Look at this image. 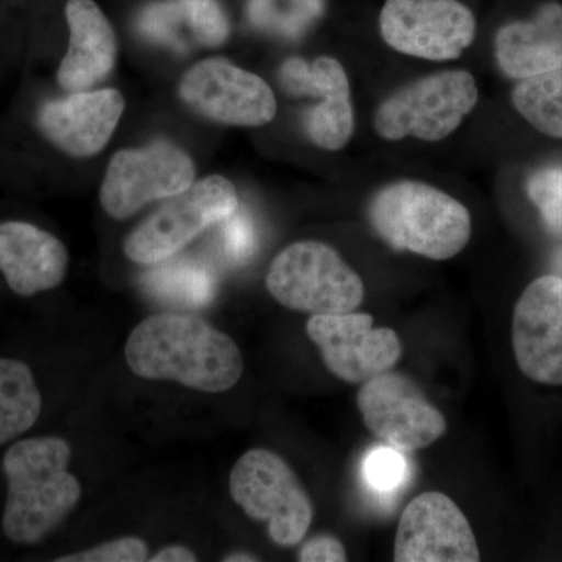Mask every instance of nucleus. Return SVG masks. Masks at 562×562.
Returning <instances> with one entry per match:
<instances>
[{
    "label": "nucleus",
    "mask_w": 562,
    "mask_h": 562,
    "mask_svg": "<svg viewBox=\"0 0 562 562\" xmlns=\"http://www.w3.org/2000/svg\"><path fill=\"white\" fill-rule=\"evenodd\" d=\"M125 361L146 380L176 382L221 394L238 384L244 358L238 344L210 322L162 313L136 325L125 344Z\"/></svg>",
    "instance_id": "nucleus-1"
},
{
    "label": "nucleus",
    "mask_w": 562,
    "mask_h": 562,
    "mask_svg": "<svg viewBox=\"0 0 562 562\" xmlns=\"http://www.w3.org/2000/svg\"><path fill=\"white\" fill-rule=\"evenodd\" d=\"M143 276L151 297L187 308H203L213 302L216 280L213 272L191 260L161 261Z\"/></svg>",
    "instance_id": "nucleus-21"
},
{
    "label": "nucleus",
    "mask_w": 562,
    "mask_h": 562,
    "mask_svg": "<svg viewBox=\"0 0 562 562\" xmlns=\"http://www.w3.org/2000/svg\"><path fill=\"white\" fill-rule=\"evenodd\" d=\"M180 5L199 44L220 47L227 41L231 25L216 0H181Z\"/></svg>",
    "instance_id": "nucleus-25"
},
{
    "label": "nucleus",
    "mask_w": 562,
    "mask_h": 562,
    "mask_svg": "<svg viewBox=\"0 0 562 562\" xmlns=\"http://www.w3.org/2000/svg\"><path fill=\"white\" fill-rule=\"evenodd\" d=\"M513 103L532 127L562 138V68L520 81L514 88Z\"/></svg>",
    "instance_id": "nucleus-22"
},
{
    "label": "nucleus",
    "mask_w": 562,
    "mask_h": 562,
    "mask_svg": "<svg viewBox=\"0 0 562 562\" xmlns=\"http://www.w3.org/2000/svg\"><path fill=\"white\" fill-rule=\"evenodd\" d=\"M380 31L392 49L427 60H454L471 46L475 16L458 0H386Z\"/></svg>",
    "instance_id": "nucleus-10"
},
{
    "label": "nucleus",
    "mask_w": 562,
    "mask_h": 562,
    "mask_svg": "<svg viewBox=\"0 0 562 562\" xmlns=\"http://www.w3.org/2000/svg\"><path fill=\"white\" fill-rule=\"evenodd\" d=\"M513 349L520 371L532 382L562 386V279L532 281L516 303Z\"/></svg>",
    "instance_id": "nucleus-14"
},
{
    "label": "nucleus",
    "mask_w": 562,
    "mask_h": 562,
    "mask_svg": "<svg viewBox=\"0 0 562 562\" xmlns=\"http://www.w3.org/2000/svg\"><path fill=\"white\" fill-rule=\"evenodd\" d=\"M280 85L292 95L321 99L303 117L305 131L316 146L341 150L353 135L350 85L341 63L319 57L313 63L290 58L280 68Z\"/></svg>",
    "instance_id": "nucleus-15"
},
{
    "label": "nucleus",
    "mask_w": 562,
    "mask_h": 562,
    "mask_svg": "<svg viewBox=\"0 0 562 562\" xmlns=\"http://www.w3.org/2000/svg\"><path fill=\"white\" fill-rule=\"evenodd\" d=\"M125 101L117 90L77 91L44 102L38 127L52 146L74 158L94 157L120 124Z\"/></svg>",
    "instance_id": "nucleus-16"
},
{
    "label": "nucleus",
    "mask_w": 562,
    "mask_h": 562,
    "mask_svg": "<svg viewBox=\"0 0 562 562\" xmlns=\"http://www.w3.org/2000/svg\"><path fill=\"white\" fill-rule=\"evenodd\" d=\"M221 244L232 262H246L257 247V232L246 210L238 209L221 222Z\"/></svg>",
    "instance_id": "nucleus-27"
},
{
    "label": "nucleus",
    "mask_w": 562,
    "mask_h": 562,
    "mask_svg": "<svg viewBox=\"0 0 562 562\" xmlns=\"http://www.w3.org/2000/svg\"><path fill=\"white\" fill-rule=\"evenodd\" d=\"M180 5L172 3H162L147 9L140 18V32L151 41L165 44L172 49L183 52L188 49L179 33L180 25Z\"/></svg>",
    "instance_id": "nucleus-29"
},
{
    "label": "nucleus",
    "mask_w": 562,
    "mask_h": 562,
    "mask_svg": "<svg viewBox=\"0 0 562 562\" xmlns=\"http://www.w3.org/2000/svg\"><path fill=\"white\" fill-rule=\"evenodd\" d=\"M527 191L547 228L562 238V168H547L532 173Z\"/></svg>",
    "instance_id": "nucleus-26"
},
{
    "label": "nucleus",
    "mask_w": 562,
    "mask_h": 562,
    "mask_svg": "<svg viewBox=\"0 0 562 562\" xmlns=\"http://www.w3.org/2000/svg\"><path fill=\"white\" fill-rule=\"evenodd\" d=\"M325 368L346 383H366L395 368L402 341L391 328H373L366 313L314 314L306 324Z\"/></svg>",
    "instance_id": "nucleus-12"
},
{
    "label": "nucleus",
    "mask_w": 562,
    "mask_h": 562,
    "mask_svg": "<svg viewBox=\"0 0 562 562\" xmlns=\"http://www.w3.org/2000/svg\"><path fill=\"white\" fill-rule=\"evenodd\" d=\"M301 562H344L347 561V552L341 541L333 536L321 535L303 543L299 552Z\"/></svg>",
    "instance_id": "nucleus-30"
},
{
    "label": "nucleus",
    "mask_w": 562,
    "mask_h": 562,
    "mask_svg": "<svg viewBox=\"0 0 562 562\" xmlns=\"http://www.w3.org/2000/svg\"><path fill=\"white\" fill-rule=\"evenodd\" d=\"M266 286L292 312L351 313L364 302L361 277L328 244H291L273 260Z\"/></svg>",
    "instance_id": "nucleus-4"
},
{
    "label": "nucleus",
    "mask_w": 562,
    "mask_h": 562,
    "mask_svg": "<svg viewBox=\"0 0 562 562\" xmlns=\"http://www.w3.org/2000/svg\"><path fill=\"white\" fill-rule=\"evenodd\" d=\"M180 98L217 124L261 127L276 117L273 91L257 74L222 58L192 66L180 83Z\"/></svg>",
    "instance_id": "nucleus-11"
},
{
    "label": "nucleus",
    "mask_w": 562,
    "mask_h": 562,
    "mask_svg": "<svg viewBox=\"0 0 562 562\" xmlns=\"http://www.w3.org/2000/svg\"><path fill=\"white\" fill-rule=\"evenodd\" d=\"M149 560L147 543L139 538L125 536L66 557L57 562H143Z\"/></svg>",
    "instance_id": "nucleus-28"
},
{
    "label": "nucleus",
    "mask_w": 562,
    "mask_h": 562,
    "mask_svg": "<svg viewBox=\"0 0 562 562\" xmlns=\"http://www.w3.org/2000/svg\"><path fill=\"white\" fill-rule=\"evenodd\" d=\"M72 449L60 436H35L11 443L3 454L7 482L2 531L10 542L35 546L74 513L81 484L69 472Z\"/></svg>",
    "instance_id": "nucleus-2"
},
{
    "label": "nucleus",
    "mask_w": 562,
    "mask_h": 562,
    "mask_svg": "<svg viewBox=\"0 0 562 562\" xmlns=\"http://www.w3.org/2000/svg\"><path fill=\"white\" fill-rule=\"evenodd\" d=\"M239 209L238 192L231 180L210 176L188 190L166 199L160 209L140 222L124 241V254L138 265H157L179 254L201 233Z\"/></svg>",
    "instance_id": "nucleus-6"
},
{
    "label": "nucleus",
    "mask_w": 562,
    "mask_h": 562,
    "mask_svg": "<svg viewBox=\"0 0 562 562\" xmlns=\"http://www.w3.org/2000/svg\"><path fill=\"white\" fill-rule=\"evenodd\" d=\"M325 0H247V18L258 31L299 40L324 16Z\"/></svg>",
    "instance_id": "nucleus-23"
},
{
    "label": "nucleus",
    "mask_w": 562,
    "mask_h": 562,
    "mask_svg": "<svg viewBox=\"0 0 562 562\" xmlns=\"http://www.w3.org/2000/svg\"><path fill=\"white\" fill-rule=\"evenodd\" d=\"M222 561L225 562H251V561H260V558L254 557V554L249 553H232L227 554V557L222 558Z\"/></svg>",
    "instance_id": "nucleus-32"
},
{
    "label": "nucleus",
    "mask_w": 562,
    "mask_h": 562,
    "mask_svg": "<svg viewBox=\"0 0 562 562\" xmlns=\"http://www.w3.org/2000/svg\"><path fill=\"white\" fill-rule=\"evenodd\" d=\"M231 495L250 519L268 524L277 546H297L312 527L314 508L308 492L291 465L271 450H249L236 461Z\"/></svg>",
    "instance_id": "nucleus-5"
},
{
    "label": "nucleus",
    "mask_w": 562,
    "mask_h": 562,
    "mask_svg": "<svg viewBox=\"0 0 562 562\" xmlns=\"http://www.w3.org/2000/svg\"><path fill=\"white\" fill-rule=\"evenodd\" d=\"M194 181V161L168 140L120 150L111 158L103 177L102 209L113 220H128L149 203L188 190Z\"/></svg>",
    "instance_id": "nucleus-8"
},
{
    "label": "nucleus",
    "mask_w": 562,
    "mask_h": 562,
    "mask_svg": "<svg viewBox=\"0 0 562 562\" xmlns=\"http://www.w3.org/2000/svg\"><path fill=\"white\" fill-rule=\"evenodd\" d=\"M358 408L368 430L403 453L430 447L447 431L446 416L403 373L384 372L362 383Z\"/></svg>",
    "instance_id": "nucleus-9"
},
{
    "label": "nucleus",
    "mask_w": 562,
    "mask_h": 562,
    "mask_svg": "<svg viewBox=\"0 0 562 562\" xmlns=\"http://www.w3.org/2000/svg\"><path fill=\"white\" fill-rule=\"evenodd\" d=\"M495 55L503 72L513 79L562 68L561 3H546L535 20L502 27L495 36Z\"/></svg>",
    "instance_id": "nucleus-19"
},
{
    "label": "nucleus",
    "mask_w": 562,
    "mask_h": 562,
    "mask_svg": "<svg viewBox=\"0 0 562 562\" xmlns=\"http://www.w3.org/2000/svg\"><path fill=\"white\" fill-rule=\"evenodd\" d=\"M476 102L479 88L472 74L446 70L394 92L376 110L373 127L387 140L414 136L436 143L457 131Z\"/></svg>",
    "instance_id": "nucleus-7"
},
{
    "label": "nucleus",
    "mask_w": 562,
    "mask_h": 562,
    "mask_svg": "<svg viewBox=\"0 0 562 562\" xmlns=\"http://www.w3.org/2000/svg\"><path fill=\"white\" fill-rule=\"evenodd\" d=\"M394 561L479 562V543L452 498L442 492H424L402 514Z\"/></svg>",
    "instance_id": "nucleus-13"
},
{
    "label": "nucleus",
    "mask_w": 562,
    "mask_h": 562,
    "mask_svg": "<svg viewBox=\"0 0 562 562\" xmlns=\"http://www.w3.org/2000/svg\"><path fill=\"white\" fill-rule=\"evenodd\" d=\"M65 244L24 221H0V272L14 294L32 297L60 286L68 273Z\"/></svg>",
    "instance_id": "nucleus-17"
},
{
    "label": "nucleus",
    "mask_w": 562,
    "mask_h": 562,
    "mask_svg": "<svg viewBox=\"0 0 562 562\" xmlns=\"http://www.w3.org/2000/svg\"><path fill=\"white\" fill-rule=\"evenodd\" d=\"M369 221L392 249L436 261L457 257L472 235L469 210L452 195L419 181H397L376 192Z\"/></svg>",
    "instance_id": "nucleus-3"
},
{
    "label": "nucleus",
    "mask_w": 562,
    "mask_h": 562,
    "mask_svg": "<svg viewBox=\"0 0 562 562\" xmlns=\"http://www.w3.org/2000/svg\"><path fill=\"white\" fill-rule=\"evenodd\" d=\"M69 49L57 79L66 91H87L105 79L117 57L113 25L95 0H66Z\"/></svg>",
    "instance_id": "nucleus-18"
},
{
    "label": "nucleus",
    "mask_w": 562,
    "mask_h": 562,
    "mask_svg": "<svg viewBox=\"0 0 562 562\" xmlns=\"http://www.w3.org/2000/svg\"><path fill=\"white\" fill-rule=\"evenodd\" d=\"M409 464L405 454L394 447H373L362 460V479L372 492L390 497L402 490L408 482Z\"/></svg>",
    "instance_id": "nucleus-24"
},
{
    "label": "nucleus",
    "mask_w": 562,
    "mask_h": 562,
    "mask_svg": "<svg viewBox=\"0 0 562 562\" xmlns=\"http://www.w3.org/2000/svg\"><path fill=\"white\" fill-rule=\"evenodd\" d=\"M150 562H195L198 554L184 546H169L150 558Z\"/></svg>",
    "instance_id": "nucleus-31"
},
{
    "label": "nucleus",
    "mask_w": 562,
    "mask_h": 562,
    "mask_svg": "<svg viewBox=\"0 0 562 562\" xmlns=\"http://www.w3.org/2000/svg\"><path fill=\"white\" fill-rule=\"evenodd\" d=\"M43 412V395L31 366L0 358V446L16 441Z\"/></svg>",
    "instance_id": "nucleus-20"
}]
</instances>
